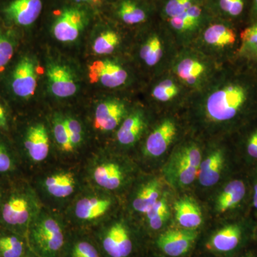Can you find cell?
<instances>
[{"instance_id": "cell-28", "label": "cell", "mask_w": 257, "mask_h": 257, "mask_svg": "<svg viewBox=\"0 0 257 257\" xmlns=\"http://www.w3.org/2000/svg\"><path fill=\"white\" fill-rule=\"evenodd\" d=\"M23 240L15 234L0 233V255L3 257H23Z\"/></svg>"}, {"instance_id": "cell-4", "label": "cell", "mask_w": 257, "mask_h": 257, "mask_svg": "<svg viewBox=\"0 0 257 257\" xmlns=\"http://www.w3.org/2000/svg\"><path fill=\"white\" fill-rule=\"evenodd\" d=\"M42 10L41 0H10L3 5L0 12L8 23L28 27L36 21Z\"/></svg>"}, {"instance_id": "cell-9", "label": "cell", "mask_w": 257, "mask_h": 257, "mask_svg": "<svg viewBox=\"0 0 257 257\" xmlns=\"http://www.w3.org/2000/svg\"><path fill=\"white\" fill-rule=\"evenodd\" d=\"M197 237L194 230H169L160 235L157 244L168 256L178 257L188 252Z\"/></svg>"}, {"instance_id": "cell-46", "label": "cell", "mask_w": 257, "mask_h": 257, "mask_svg": "<svg viewBox=\"0 0 257 257\" xmlns=\"http://www.w3.org/2000/svg\"><path fill=\"white\" fill-rule=\"evenodd\" d=\"M253 206L257 209V184L254 187V194H253Z\"/></svg>"}, {"instance_id": "cell-10", "label": "cell", "mask_w": 257, "mask_h": 257, "mask_svg": "<svg viewBox=\"0 0 257 257\" xmlns=\"http://www.w3.org/2000/svg\"><path fill=\"white\" fill-rule=\"evenodd\" d=\"M47 77L51 92L57 97H69L77 92V83L68 67L51 64L47 69Z\"/></svg>"}, {"instance_id": "cell-30", "label": "cell", "mask_w": 257, "mask_h": 257, "mask_svg": "<svg viewBox=\"0 0 257 257\" xmlns=\"http://www.w3.org/2000/svg\"><path fill=\"white\" fill-rule=\"evenodd\" d=\"M119 43V36L112 31L102 32L96 37L93 45V50L98 55L112 53Z\"/></svg>"}, {"instance_id": "cell-7", "label": "cell", "mask_w": 257, "mask_h": 257, "mask_svg": "<svg viewBox=\"0 0 257 257\" xmlns=\"http://www.w3.org/2000/svg\"><path fill=\"white\" fill-rule=\"evenodd\" d=\"M36 65L31 58L23 57L15 67L12 88L15 95L28 99L35 94L37 84Z\"/></svg>"}, {"instance_id": "cell-31", "label": "cell", "mask_w": 257, "mask_h": 257, "mask_svg": "<svg viewBox=\"0 0 257 257\" xmlns=\"http://www.w3.org/2000/svg\"><path fill=\"white\" fill-rule=\"evenodd\" d=\"M119 15L122 21L128 25L141 23L146 19L144 10L130 0L123 2L120 5Z\"/></svg>"}, {"instance_id": "cell-12", "label": "cell", "mask_w": 257, "mask_h": 257, "mask_svg": "<svg viewBox=\"0 0 257 257\" xmlns=\"http://www.w3.org/2000/svg\"><path fill=\"white\" fill-rule=\"evenodd\" d=\"M175 124L171 120H165L147 138L145 153L148 156L157 157L163 155L176 135Z\"/></svg>"}, {"instance_id": "cell-13", "label": "cell", "mask_w": 257, "mask_h": 257, "mask_svg": "<svg viewBox=\"0 0 257 257\" xmlns=\"http://www.w3.org/2000/svg\"><path fill=\"white\" fill-rule=\"evenodd\" d=\"M125 112L126 109L122 103L117 101H104L96 107L94 127L100 131H111L119 125Z\"/></svg>"}, {"instance_id": "cell-23", "label": "cell", "mask_w": 257, "mask_h": 257, "mask_svg": "<svg viewBox=\"0 0 257 257\" xmlns=\"http://www.w3.org/2000/svg\"><path fill=\"white\" fill-rule=\"evenodd\" d=\"M246 193V187L242 181L234 180L225 187L217 199L216 209L225 212L233 209L242 200Z\"/></svg>"}, {"instance_id": "cell-24", "label": "cell", "mask_w": 257, "mask_h": 257, "mask_svg": "<svg viewBox=\"0 0 257 257\" xmlns=\"http://www.w3.org/2000/svg\"><path fill=\"white\" fill-rule=\"evenodd\" d=\"M75 179L71 173H59L49 177L45 181L47 190L55 197H69L75 189Z\"/></svg>"}, {"instance_id": "cell-38", "label": "cell", "mask_w": 257, "mask_h": 257, "mask_svg": "<svg viewBox=\"0 0 257 257\" xmlns=\"http://www.w3.org/2000/svg\"><path fill=\"white\" fill-rule=\"evenodd\" d=\"M70 138L71 143L74 148L78 147L82 142V128L80 123L74 118H67L64 119Z\"/></svg>"}, {"instance_id": "cell-6", "label": "cell", "mask_w": 257, "mask_h": 257, "mask_svg": "<svg viewBox=\"0 0 257 257\" xmlns=\"http://www.w3.org/2000/svg\"><path fill=\"white\" fill-rule=\"evenodd\" d=\"M32 235L37 246L45 252H56L64 244L62 230L52 218H44L37 222L32 228Z\"/></svg>"}, {"instance_id": "cell-11", "label": "cell", "mask_w": 257, "mask_h": 257, "mask_svg": "<svg viewBox=\"0 0 257 257\" xmlns=\"http://www.w3.org/2000/svg\"><path fill=\"white\" fill-rule=\"evenodd\" d=\"M23 144L25 151L34 162H42L48 156L50 141L46 128L43 124L30 126L25 133Z\"/></svg>"}, {"instance_id": "cell-48", "label": "cell", "mask_w": 257, "mask_h": 257, "mask_svg": "<svg viewBox=\"0 0 257 257\" xmlns=\"http://www.w3.org/2000/svg\"><path fill=\"white\" fill-rule=\"evenodd\" d=\"M0 257H3V256H2L1 255H0Z\"/></svg>"}, {"instance_id": "cell-8", "label": "cell", "mask_w": 257, "mask_h": 257, "mask_svg": "<svg viewBox=\"0 0 257 257\" xmlns=\"http://www.w3.org/2000/svg\"><path fill=\"white\" fill-rule=\"evenodd\" d=\"M89 81L104 87L116 88L124 84L127 73L119 64L110 60H97L89 67Z\"/></svg>"}, {"instance_id": "cell-35", "label": "cell", "mask_w": 257, "mask_h": 257, "mask_svg": "<svg viewBox=\"0 0 257 257\" xmlns=\"http://www.w3.org/2000/svg\"><path fill=\"white\" fill-rule=\"evenodd\" d=\"M13 54L14 44L8 33L0 28V72L9 63Z\"/></svg>"}, {"instance_id": "cell-32", "label": "cell", "mask_w": 257, "mask_h": 257, "mask_svg": "<svg viewBox=\"0 0 257 257\" xmlns=\"http://www.w3.org/2000/svg\"><path fill=\"white\" fill-rule=\"evenodd\" d=\"M16 155L5 143L0 138V176H6L14 173L18 168Z\"/></svg>"}, {"instance_id": "cell-17", "label": "cell", "mask_w": 257, "mask_h": 257, "mask_svg": "<svg viewBox=\"0 0 257 257\" xmlns=\"http://www.w3.org/2000/svg\"><path fill=\"white\" fill-rule=\"evenodd\" d=\"M241 236L239 226L236 225L226 226L213 235L207 243V247L211 251L228 252L238 246Z\"/></svg>"}, {"instance_id": "cell-37", "label": "cell", "mask_w": 257, "mask_h": 257, "mask_svg": "<svg viewBox=\"0 0 257 257\" xmlns=\"http://www.w3.org/2000/svg\"><path fill=\"white\" fill-rule=\"evenodd\" d=\"M178 94V88L175 83L170 79L163 81L154 89L152 96L161 101H167L175 97Z\"/></svg>"}, {"instance_id": "cell-27", "label": "cell", "mask_w": 257, "mask_h": 257, "mask_svg": "<svg viewBox=\"0 0 257 257\" xmlns=\"http://www.w3.org/2000/svg\"><path fill=\"white\" fill-rule=\"evenodd\" d=\"M150 227L158 230L163 226L170 216L168 204L165 198L158 201L146 213Z\"/></svg>"}, {"instance_id": "cell-20", "label": "cell", "mask_w": 257, "mask_h": 257, "mask_svg": "<svg viewBox=\"0 0 257 257\" xmlns=\"http://www.w3.org/2000/svg\"><path fill=\"white\" fill-rule=\"evenodd\" d=\"M93 177L98 185L109 190L119 188L123 181L122 171L119 166L114 163H104L97 166Z\"/></svg>"}, {"instance_id": "cell-26", "label": "cell", "mask_w": 257, "mask_h": 257, "mask_svg": "<svg viewBox=\"0 0 257 257\" xmlns=\"http://www.w3.org/2000/svg\"><path fill=\"white\" fill-rule=\"evenodd\" d=\"M202 15V10L197 5H192L185 13L170 18V24L175 30L184 32L197 26Z\"/></svg>"}, {"instance_id": "cell-19", "label": "cell", "mask_w": 257, "mask_h": 257, "mask_svg": "<svg viewBox=\"0 0 257 257\" xmlns=\"http://www.w3.org/2000/svg\"><path fill=\"white\" fill-rule=\"evenodd\" d=\"M109 199L90 197L80 199L76 204L75 214L82 220L90 221L104 215L110 208Z\"/></svg>"}, {"instance_id": "cell-34", "label": "cell", "mask_w": 257, "mask_h": 257, "mask_svg": "<svg viewBox=\"0 0 257 257\" xmlns=\"http://www.w3.org/2000/svg\"><path fill=\"white\" fill-rule=\"evenodd\" d=\"M54 136L62 151L66 152L73 151L74 148L71 143L68 130L64 119L60 117L55 118L54 121Z\"/></svg>"}, {"instance_id": "cell-41", "label": "cell", "mask_w": 257, "mask_h": 257, "mask_svg": "<svg viewBox=\"0 0 257 257\" xmlns=\"http://www.w3.org/2000/svg\"><path fill=\"white\" fill-rule=\"evenodd\" d=\"M246 149L250 157L257 159V128L250 135L246 144Z\"/></svg>"}, {"instance_id": "cell-36", "label": "cell", "mask_w": 257, "mask_h": 257, "mask_svg": "<svg viewBox=\"0 0 257 257\" xmlns=\"http://www.w3.org/2000/svg\"><path fill=\"white\" fill-rule=\"evenodd\" d=\"M221 9L234 19L241 18L248 8V0H219Z\"/></svg>"}, {"instance_id": "cell-5", "label": "cell", "mask_w": 257, "mask_h": 257, "mask_svg": "<svg viewBox=\"0 0 257 257\" xmlns=\"http://www.w3.org/2000/svg\"><path fill=\"white\" fill-rule=\"evenodd\" d=\"M87 16L78 8L64 10L56 20L52 28V33L57 40L63 42H74L85 27Z\"/></svg>"}, {"instance_id": "cell-42", "label": "cell", "mask_w": 257, "mask_h": 257, "mask_svg": "<svg viewBox=\"0 0 257 257\" xmlns=\"http://www.w3.org/2000/svg\"><path fill=\"white\" fill-rule=\"evenodd\" d=\"M9 127L8 116L3 106L0 104V128L7 131Z\"/></svg>"}, {"instance_id": "cell-47", "label": "cell", "mask_w": 257, "mask_h": 257, "mask_svg": "<svg viewBox=\"0 0 257 257\" xmlns=\"http://www.w3.org/2000/svg\"><path fill=\"white\" fill-rule=\"evenodd\" d=\"M245 257H253V256H251V255H247V256H246Z\"/></svg>"}, {"instance_id": "cell-45", "label": "cell", "mask_w": 257, "mask_h": 257, "mask_svg": "<svg viewBox=\"0 0 257 257\" xmlns=\"http://www.w3.org/2000/svg\"><path fill=\"white\" fill-rule=\"evenodd\" d=\"M74 1L78 2V3H87L94 5H97L101 3V0H74Z\"/></svg>"}, {"instance_id": "cell-29", "label": "cell", "mask_w": 257, "mask_h": 257, "mask_svg": "<svg viewBox=\"0 0 257 257\" xmlns=\"http://www.w3.org/2000/svg\"><path fill=\"white\" fill-rule=\"evenodd\" d=\"M204 65L192 59H185L179 64L177 74L187 84H194L204 72Z\"/></svg>"}, {"instance_id": "cell-1", "label": "cell", "mask_w": 257, "mask_h": 257, "mask_svg": "<svg viewBox=\"0 0 257 257\" xmlns=\"http://www.w3.org/2000/svg\"><path fill=\"white\" fill-rule=\"evenodd\" d=\"M257 97V83L237 80L213 93L207 103L209 117L218 121L234 119Z\"/></svg>"}, {"instance_id": "cell-18", "label": "cell", "mask_w": 257, "mask_h": 257, "mask_svg": "<svg viewBox=\"0 0 257 257\" xmlns=\"http://www.w3.org/2000/svg\"><path fill=\"white\" fill-rule=\"evenodd\" d=\"M224 164V157L220 151L211 154L205 160L201 162L198 172L200 184L204 187H211L219 182Z\"/></svg>"}, {"instance_id": "cell-39", "label": "cell", "mask_w": 257, "mask_h": 257, "mask_svg": "<svg viewBox=\"0 0 257 257\" xmlns=\"http://www.w3.org/2000/svg\"><path fill=\"white\" fill-rule=\"evenodd\" d=\"M192 5V0H170L166 5L165 12L172 18L185 13Z\"/></svg>"}, {"instance_id": "cell-14", "label": "cell", "mask_w": 257, "mask_h": 257, "mask_svg": "<svg viewBox=\"0 0 257 257\" xmlns=\"http://www.w3.org/2000/svg\"><path fill=\"white\" fill-rule=\"evenodd\" d=\"M103 246L111 257H126L133 250V242L127 230L120 223L113 225L106 233Z\"/></svg>"}, {"instance_id": "cell-40", "label": "cell", "mask_w": 257, "mask_h": 257, "mask_svg": "<svg viewBox=\"0 0 257 257\" xmlns=\"http://www.w3.org/2000/svg\"><path fill=\"white\" fill-rule=\"evenodd\" d=\"M73 257H99L95 248L90 243L82 241L77 243L73 250Z\"/></svg>"}, {"instance_id": "cell-25", "label": "cell", "mask_w": 257, "mask_h": 257, "mask_svg": "<svg viewBox=\"0 0 257 257\" xmlns=\"http://www.w3.org/2000/svg\"><path fill=\"white\" fill-rule=\"evenodd\" d=\"M160 184L158 181L153 180L143 186L134 199L133 207L137 211L146 214L160 199Z\"/></svg>"}, {"instance_id": "cell-44", "label": "cell", "mask_w": 257, "mask_h": 257, "mask_svg": "<svg viewBox=\"0 0 257 257\" xmlns=\"http://www.w3.org/2000/svg\"><path fill=\"white\" fill-rule=\"evenodd\" d=\"M2 183L3 182L0 181V207H1L2 204H3L5 198L6 197L7 193L8 192L6 187H5V186H3V184Z\"/></svg>"}, {"instance_id": "cell-3", "label": "cell", "mask_w": 257, "mask_h": 257, "mask_svg": "<svg viewBox=\"0 0 257 257\" xmlns=\"http://www.w3.org/2000/svg\"><path fill=\"white\" fill-rule=\"evenodd\" d=\"M202 162V155L197 147L192 145L182 149L175 155L167 170L172 183L188 186L194 182Z\"/></svg>"}, {"instance_id": "cell-21", "label": "cell", "mask_w": 257, "mask_h": 257, "mask_svg": "<svg viewBox=\"0 0 257 257\" xmlns=\"http://www.w3.org/2000/svg\"><path fill=\"white\" fill-rule=\"evenodd\" d=\"M145 121L142 114L133 113L126 118L116 134V138L121 145H131L136 143L143 133Z\"/></svg>"}, {"instance_id": "cell-43", "label": "cell", "mask_w": 257, "mask_h": 257, "mask_svg": "<svg viewBox=\"0 0 257 257\" xmlns=\"http://www.w3.org/2000/svg\"><path fill=\"white\" fill-rule=\"evenodd\" d=\"M250 15H251V23L257 20V0H251Z\"/></svg>"}, {"instance_id": "cell-33", "label": "cell", "mask_w": 257, "mask_h": 257, "mask_svg": "<svg viewBox=\"0 0 257 257\" xmlns=\"http://www.w3.org/2000/svg\"><path fill=\"white\" fill-rule=\"evenodd\" d=\"M140 56L147 65L154 66L158 63L162 56V47L158 37H152L144 45Z\"/></svg>"}, {"instance_id": "cell-22", "label": "cell", "mask_w": 257, "mask_h": 257, "mask_svg": "<svg viewBox=\"0 0 257 257\" xmlns=\"http://www.w3.org/2000/svg\"><path fill=\"white\" fill-rule=\"evenodd\" d=\"M205 41L213 46L220 48L234 46L238 40L234 28L224 25H211L204 32Z\"/></svg>"}, {"instance_id": "cell-16", "label": "cell", "mask_w": 257, "mask_h": 257, "mask_svg": "<svg viewBox=\"0 0 257 257\" xmlns=\"http://www.w3.org/2000/svg\"><path fill=\"white\" fill-rule=\"evenodd\" d=\"M175 211L176 219L186 229L194 230L202 224V211L197 204L189 198L176 202Z\"/></svg>"}, {"instance_id": "cell-2", "label": "cell", "mask_w": 257, "mask_h": 257, "mask_svg": "<svg viewBox=\"0 0 257 257\" xmlns=\"http://www.w3.org/2000/svg\"><path fill=\"white\" fill-rule=\"evenodd\" d=\"M13 189L7 193L0 207V224L8 228L23 227L31 219V201L25 191Z\"/></svg>"}, {"instance_id": "cell-15", "label": "cell", "mask_w": 257, "mask_h": 257, "mask_svg": "<svg viewBox=\"0 0 257 257\" xmlns=\"http://www.w3.org/2000/svg\"><path fill=\"white\" fill-rule=\"evenodd\" d=\"M239 39L236 57L257 72V20L248 24L241 30Z\"/></svg>"}]
</instances>
